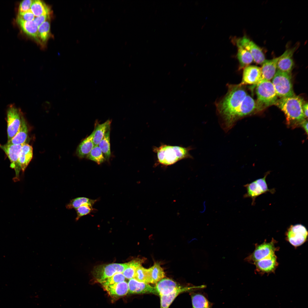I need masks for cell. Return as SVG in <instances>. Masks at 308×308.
I'll return each instance as SVG.
<instances>
[{
    "label": "cell",
    "instance_id": "obj_26",
    "mask_svg": "<svg viewBox=\"0 0 308 308\" xmlns=\"http://www.w3.org/2000/svg\"><path fill=\"white\" fill-rule=\"evenodd\" d=\"M238 47L237 57L239 63V69H244L254 61L250 53L243 47L237 45Z\"/></svg>",
    "mask_w": 308,
    "mask_h": 308
},
{
    "label": "cell",
    "instance_id": "obj_7",
    "mask_svg": "<svg viewBox=\"0 0 308 308\" xmlns=\"http://www.w3.org/2000/svg\"><path fill=\"white\" fill-rule=\"evenodd\" d=\"M7 115L8 141L17 133L23 115L20 109L13 104L10 105L8 107Z\"/></svg>",
    "mask_w": 308,
    "mask_h": 308
},
{
    "label": "cell",
    "instance_id": "obj_3",
    "mask_svg": "<svg viewBox=\"0 0 308 308\" xmlns=\"http://www.w3.org/2000/svg\"><path fill=\"white\" fill-rule=\"evenodd\" d=\"M191 147H185L161 144L159 147L154 146L153 151L157 154L158 164L168 166L183 159L193 158L189 151Z\"/></svg>",
    "mask_w": 308,
    "mask_h": 308
},
{
    "label": "cell",
    "instance_id": "obj_18",
    "mask_svg": "<svg viewBox=\"0 0 308 308\" xmlns=\"http://www.w3.org/2000/svg\"><path fill=\"white\" fill-rule=\"evenodd\" d=\"M112 298L117 299L126 295L128 292V283L123 281L104 287Z\"/></svg>",
    "mask_w": 308,
    "mask_h": 308
},
{
    "label": "cell",
    "instance_id": "obj_30",
    "mask_svg": "<svg viewBox=\"0 0 308 308\" xmlns=\"http://www.w3.org/2000/svg\"><path fill=\"white\" fill-rule=\"evenodd\" d=\"M151 281V283H156L165 277V273L160 264L155 262L153 265L148 268Z\"/></svg>",
    "mask_w": 308,
    "mask_h": 308
},
{
    "label": "cell",
    "instance_id": "obj_16",
    "mask_svg": "<svg viewBox=\"0 0 308 308\" xmlns=\"http://www.w3.org/2000/svg\"><path fill=\"white\" fill-rule=\"evenodd\" d=\"M254 264L256 266V270L261 274L273 272L278 265L275 254L258 261Z\"/></svg>",
    "mask_w": 308,
    "mask_h": 308
},
{
    "label": "cell",
    "instance_id": "obj_15",
    "mask_svg": "<svg viewBox=\"0 0 308 308\" xmlns=\"http://www.w3.org/2000/svg\"><path fill=\"white\" fill-rule=\"evenodd\" d=\"M129 293L130 294L152 293L158 295L155 287L148 283L139 281L133 278L128 283Z\"/></svg>",
    "mask_w": 308,
    "mask_h": 308
},
{
    "label": "cell",
    "instance_id": "obj_1",
    "mask_svg": "<svg viewBox=\"0 0 308 308\" xmlns=\"http://www.w3.org/2000/svg\"><path fill=\"white\" fill-rule=\"evenodd\" d=\"M243 86L240 84H228L227 93L216 104L220 125L226 132L231 129L240 120L241 106L248 94Z\"/></svg>",
    "mask_w": 308,
    "mask_h": 308
},
{
    "label": "cell",
    "instance_id": "obj_40",
    "mask_svg": "<svg viewBox=\"0 0 308 308\" xmlns=\"http://www.w3.org/2000/svg\"><path fill=\"white\" fill-rule=\"evenodd\" d=\"M35 16L30 10L21 14H19L17 20H21L25 21H31L34 20Z\"/></svg>",
    "mask_w": 308,
    "mask_h": 308
},
{
    "label": "cell",
    "instance_id": "obj_12",
    "mask_svg": "<svg viewBox=\"0 0 308 308\" xmlns=\"http://www.w3.org/2000/svg\"><path fill=\"white\" fill-rule=\"evenodd\" d=\"M23 145L9 144L0 145V148L6 154L10 162V167L15 171L17 177L21 169L20 166L19 159L21 148Z\"/></svg>",
    "mask_w": 308,
    "mask_h": 308
},
{
    "label": "cell",
    "instance_id": "obj_36",
    "mask_svg": "<svg viewBox=\"0 0 308 308\" xmlns=\"http://www.w3.org/2000/svg\"><path fill=\"white\" fill-rule=\"evenodd\" d=\"M125 279V278L122 273H117L111 277L97 281L104 287L109 285L124 281Z\"/></svg>",
    "mask_w": 308,
    "mask_h": 308
},
{
    "label": "cell",
    "instance_id": "obj_29",
    "mask_svg": "<svg viewBox=\"0 0 308 308\" xmlns=\"http://www.w3.org/2000/svg\"><path fill=\"white\" fill-rule=\"evenodd\" d=\"M30 10L35 17L49 15L50 9L43 2L39 0H33Z\"/></svg>",
    "mask_w": 308,
    "mask_h": 308
},
{
    "label": "cell",
    "instance_id": "obj_10",
    "mask_svg": "<svg viewBox=\"0 0 308 308\" xmlns=\"http://www.w3.org/2000/svg\"><path fill=\"white\" fill-rule=\"evenodd\" d=\"M275 242L273 239L270 242H264L262 244L257 245L253 252L246 258V260L254 264L275 254L277 249L275 247Z\"/></svg>",
    "mask_w": 308,
    "mask_h": 308
},
{
    "label": "cell",
    "instance_id": "obj_6",
    "mask_svg": "<svg viewBox=\"0 0 308 308\" xmlns=\"http://www.w3.org/2000/svg\"><path fill=\"white\" fill-rule=\"evenodd\" d=\"M269 173L268 172L263 178L257 179L252 182L244 185L247 192L244 195V198H250L252 199V205L255 204L256 198L264 194L270 192L273 194L275 191L274 188L269 189L266 182V179Z\"/></svg>",
    "mask_w": 308,
    "mask_h": 308
},
{
    "label": "cell",
    "instance_id": "obj_32",
    "mask_svg": "<svg viewBox=\"0 0 308 308\" xmlns=\"http://www.w3.org/2000/svg\"><path fill=\"white\" fill-rule=\"evenodd\" d=\"M97 200L85 197H78L71 200L66 205L68 209H74L75 210L83 204L90 203L94 204Z\"/></svg>",
    "mask_w": 308,
    "mask_h": 308
},
{
    "label": "cell",
    "instance_id": "obj_27",
    "mask_svg": "<svg viewBox=\"0 0 308 308\" xmlns=\"http://www.w3.org/2000/svg\"><path fill=\"white\" fill-rule=\"evenodd\" d=\"M144 258H136L128 262V265L122 273L125 278L128 279L133 278L138 267L144 262Z\"/></svg>",
    "mask_w": 308,
    "mask_h": 308
},
{
    "label": "cell",
    "instance_id": "obj_8",
    "mask_svg": "<svg viewBox=\"0 0 308 308\" xmlns=\"http://www.w3.org/2000/svg\"><path fill=\"white\" fill-rule=\"evenodd\" d=\"M128 262L100 265L95 267L92 274L97 281L111 277L117 273H122L127 267Z\"/></svg>",
    "mask_w": 308,
    "mask_h": 308
},
{
    "label": "cell",
    "instance_id": "obj_33",
    "mask_svg": "<svg viewBox=\"0 0 308 308\" xmlns=\"http://www.w3.org/2000/svg\"><path fill=\"white\" fill-rule=\"evenodd\" d=\"M86 157L88 159L95 162L98 165L102 164L106 161L103 153L98 145H95Z\"/></svg>",
    "mask_w": 308,
    "mask_h": 308
},
{
    "label": "cell",
    "instance_id": "obj_38",
    "mask_svg": "<svg viewBox=\"0 0 308 308\" xmlns=\"http://www.w3.org/2000/svg\"><path fill=\"white\" fill-rule=\"evenodd\" d=\"M94 205L90 203H86L76 209L77 216L76 220L78 221L82 217L88 214L93 211Z\"/></svg>",
    "mask_w": 308,
    "mask_h": 308
},
{
    "label": "cell",
    "instance_id": "obj_24",
    "mask_svg": "<svg viewBox=\"0 0 308 308\" xmlns=\"http://www.w3.org/2000/svg\"><path fill=\"white\" fill-rule=\"evenodd\" d=\"M256 110V102L247 94L244 99L240 109V119L252 113Z\"/></svg>",
    "mask_w": 308,
    "mask_h": 308
},
{
    "label": "cell",
    "instance_id": "obj_22",
    "mask_svg": "<svg viewBox=\"0 0 308 308\" xmlns=\"http://www.w3.org/2000/svg\"><path fill=\"white\" fill-rule=\"evenodd\" d=\"M33 149L31 146L25 143L22 146L19 155V161L21 170L24 171L31 160Z\"/></svg>",
    "mask_w": 308,
    "mask_h": 308
},
{
    "label": "cell",
    "instance_id": "obj_42",
    "mask_svg": "<svg viewBox=\"0 0 308 308\" xmlns=\"http://www.w3.org/2000/svg\"><path fill=\"white\" fill-rule=\"evenodd\" d=\"M308 123L307 120L305 119L301 123L300 125L303 128L307 135L308 134Z\"/></svg>",
    "mask_w": 308,
    "mask_h": 308
},
{
    "label": "cell",
    "instance_id": "obj_35",
    "mask_svg": "<svg viewBox=\"0 0 308 308\" xmlns=\"http://www.w3.org/2000/svg\"><path fill=\"white\" fill-rule=\"evenodd\" d=\"M133 278L140 282L147 283H151L148 268H145L142 266L137 269Z\"/></svg>",
    "mask_w": 308,
    "mask_h": 308
},
{
    "label": "cell",
    "instance_id": "obj_25",
    "mask_svg": "<svg viewBox=\"0 0 308 308\" xmlns=\"http://www.w3.org/2000/svg\"><path fill=\"white\" fill-rule=\"evenodd\" d=\"M111 121L108 119L102 124L97 123L93 131V141L94 145H98L110 128Z\"/></svg>",
    "mask_w": 308,
    "mask_h": 308
},
{
    "label": "cell",
    "instance_id": "obj_20",
    "mask_svg": "<svg viewBox=\"0 0 308 308\" xmlns=\"http://www.w3.org/2000/svg\"><path fill=\"white\" fill-rule=\"evenodd\" d=\"M199 288H200V286L181 287V286L169 294L160 296V308H169L175 299L180 293L191 290L193 289Z\"/></svg>",
    "mask_w": 308,
    "mask_h": 308
},
{
    "label": "cell",
    "instance_id": "obj_28",
    "mask_svg": "<svg viewBox=\"0 0 308 308\" xmlns=\"http://www.w3.org/2000/svg\"><path fill=\"white\" fill-rule=\"evenodd\" d=\"M23 31L27 35L35 38L38 39V27L34 21H25L17 20Z\"/></svg>",
    "mask_w": 308,
    "mask_h": 308
},
{
    "label": "cell",
    "instance_id": "obj_4",
    "mask_svg": "<svg viewBox=\"0 0 308 308\" xmlns=\"http://www.w3.org/2000/svg\"><path fill=\"white\" fill-rule=\"evenodd\" d=\"M256 85V110L262 111L274 105L278 99L272 82L270 80H263L260 81Z\"/></svg>",
    "mask_w": 308,
    "mask_h": 308
},
{
    "label": "cell",
    "instance_id": "obj_31",
    "mask_svg": "<svg viewBox=\"0 0 308 308\" xmlns=\"http://www.w3.org/2000/svg\"><path fill=\"white\" fill-rule=\"evenodd\" d=\"M110 133V128L106 131L104 137L98 145L106 161L109 160L111 155Z\"/></svg>",
    "mask_w": 308,
    "mask_h": 308
},
{
    "label": "cell",
    "instance_id": "obj_21",
    "mask_svg": "<svg viewBox=\"0 0 308 308\" xmlns=\"http://www.w3.org/2000/svg\"><path fill=\"white\" fill-rule=\"evenodd\" d=\"M28 134L27 123L23 116L22 118L19 128L15 135L7 144H9L23 145L25 143Z\"/></svg>",
    "mask_w": 308,
    "mask_h": 308
},
{
    "label": "cell",
    "instance_id": "obj_17",
    "mask_svg": "<svg viewBox=\"0 0 308 308\" xmlns=\"http://www.w3.org/2000/svg\"><path fill=\"white\" fill-rule=\"evenodd\" d=\"M280 56L270 60H265L261 68L262 77L260 81H270L273 78L277 71V62Z\"/></svg>",
    "mask_w": 308,
    "mask_h": 308
},
{
    "label": "cell",
    "instance_id": "obj_34",
    "mask_svg": "<svg viewBox=\"0 0 308 308\" xmlns=\"http://www.w3.org/2000/svg\"><path fill=\"white\" fill-rule=\"evenodd\" d=\"M191 297L193 308H210L209 302L202 295L194 294Z\"/></svg>",
    "mask_w": 308,
    "mask_h": 308
},
{
    "label": "cell",
    "instance_id": "obj_43",
    "mask_svg": "<svg viewBox=\"0 0 308 308\" xmlns=\"http://www.w3.org/2000/svg\"><path fill=\"white\" fill-rule=\"evenodd\" d=\"M308 103L304 102L303 106V110L305 118L308 117Z\"/></svg>",
    "mask_w": 308,
    "mask_h": 308
},
{
    "label": "cell",
    "instance_id": "obj_23",
    "mask_svg": "<svg viewBox=\"0 0 308 308\" xmlns=\"http://www.w3.org/2000/svg\"><path fill=\"white\" fill-rule=\"evenodd\" d=\"M93 131L91 134L83 140L78 146L76 153L79 157H86L95 146L93 141Z\"/></svg>",
    "mask_w": 308,
    "mask_h": 308
},
{
    "label": "cell",
    "instance_id": "obj_37",
    "mask_svg": "<svg viewBox=\"0 0 308 308\" xmlns=\"http://www.w3.org/2000/svg\"><path fill=\"white\" fill-rule=\"evenodd\" d=\"M50 30V25L48 19L38 27V38L42 42H46L49 36Z\"/></svg>",
    "mask_w": 308,
    "mask_h": 308
},
{
    "label": "cell",
    "instance_id": "obj_9",
    "mask_svg": "<svg viewBox=\"0 0 308 308\" xmlns=\"http://www.w3.org/2000/svg\"><path fill=\"white\" fill-rule=\"evenodd\" d=\"M286 235L288 241L293 246L297 247L305 242L308 232L305 226L297 224L290 226L287 229Z\"/></svg>",
    "mask_w": 308,
    "mask_h": 308
},
{
    "label": "cell",
    "instance_id": "obj_2",
    "mask_svg": "<svg viewBox=\"0 0 308 308\" xmlns=\"http://www.w3.org/2000/svg\"><path fill=\"white\" fill-rule=\"evenodd\" d=\"M304 102L301 97L295 95L280 98L274 105L284 113L287 125L294 127L300 126L301 123L306 119L303 110Z\"/></svg>",
    "mask_w": 308,
    "mask_h": 308
},
{
    "label": "cell",
    "instance_id": "obj_14",
    "mask_svg": "<svg viewBox=\"0 0 308 308\" xmlns=\"http://www.w3.org/2000/svg\"><path fill=\"white\" fill-rule=\"evenodd\" d=\"M261 77V68L249 65L244 69L242 81L240 84L243 86L247 84L256 85L260 81Z\"/></svg>",
    "mask_w": 308,
    "mask_h": 308
},
{
    "label": "cell",
    "instance_id": "obj_19",
    "mask_svg": "<svg viewBox=\"0 0 308 308\" xmlns=\"http://www.w3.org/2000/svg\"><path fill=\"white\" fill-rule=\"evenodd\" d=\"M181 286L171 279L163 278L156 283L155 287L160 296L169 294Z\"/></svg>",
    "mask_w": 308,
    "mask_h": 308
},
{
    "label": "cell",
    "instance_id": "obj_11",
    "mask_svg": "<svg viewBox=\"0 0 308 308\" xmlns=\"http://www.w3.org/2000/svg\"><path fill=\"white\" fill-rule=\"evenodd\" d=\"M236 44L237 45L240 46L248 50L256 63L262 64L265 60L264 54L261 48L246 36H244L238 39Z\"/></svg>",
    "mask_w": 308,
    "mask_h": 308
},
{
    "label": "cell",
    "instance_id": "obj_39",
    "mask_svg": "<svg viewBox=\"0 0 308 308\" xmlns=\"http://www.w3.org/2000/svg\"><path fill=\"white\" fill-rule=\"evenodd\" d=\"M33 0H25L20 3L19 8V14L25 13L30 10Z\"/></svg>",
    "mask_w": 308,
    "mask_h": 308
},
{
    "label": "cell",
    "instance_id": "obj_41",
    "mask_svg": "<svg viewBox=\"0 0 308 308\" xmlns=\"http://www.w3.org/2000/svg\"><path fill=\"white\" fill-rule=\"evenodd\" d=\"M49 15H45L35 17L33 21L35 24L38 27L41 25L48 20L49 18Z\"/></svg>",
    "mask_w": 308,
    "mask_h": 308
},
{
    "label": "cell",
    "instance_id": "obj_13",
    "mask_svg": "<svg viewBox=\"0 0 308 308\" xmlns=\"http://www.w3.org/2000/svg\"><path fill=\"white\" fill-rule=\"evenodd\" d=\"M299 46L297 44L295 46L287 48L280 56L277 62V70L291 74L294 65L293 55Z\"/></svg>",
    "mask_w": 308,
    "mask_h": 308
},
{
    "label": "cell",
    "instance_id": "obj_5",
    "mask_svg": "<svg viewBox=\"0 0 308 308\" xmlns=\"http://www.w3.org/2000/svg\"><path fill=\"white\" fill-rule=\"evenodd\" d=\"M271 82L277 97L280 98L295 95L293 89L291 74L277 70Z\"/></svg>",
    "mask_w": 308,
    "mask_h": 308
}]
</instances>
